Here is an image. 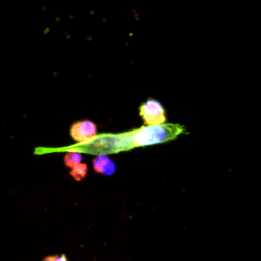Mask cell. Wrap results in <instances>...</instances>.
Wrapping results in <instances>:
<instances>
[{"label":"cell","mask_w":261,"mask_h":261,"mask_svg":"<svg viewBox=\"0 0 261 261\" xmlns=\"http://www.w3.org/2000/svg\"><path fill=\"white\" fill-rule=\"evenodd\" d=\"M179 125L160 124L152 126H143L139 129H135L129 133L122 134L123 141L127 148H134L138 146H148L158 144L175 138L181 130Z\"/></svg>","instance_id":"cell-1"},{"label":"cell","mask_w":261,"mask_h":261,"mask_svg":"<svg viewBox=\"0 0 261 261\" xmlns=\"http://www.w3.org/2000/svg\"><path fill=\"white\" fill-rule=\"evenodd\" d=\"M127 146L124 143L121 135H101L98 138H94L92 141L84 144H79L68 148V151L74 152H89L99 155H106L112 152H118L126 150Z\"/></svg>","instance_id":"cell-2"},{"label":"cell","mask_w":261,"mask_h":261,"mask_svg":"<svg viewBox=\"0 0 261 261\" xmlns=\"http://www.w3.org/2000/svg\"><path fill=\"white\" fill-rule=\"evenodd\" d=\"M140 114L146 124H148L149 126L164 124L166 120L163 106L159 102L152 99L141 105Z\"/></svg>","instance_id":"cell-3"},{"label":"cell","mask_w":261,"mask_h":261,"mask_svg":"<svg viewBox=\"0 0 261 261\" xmlns=\"http://www.w3.org/2000/svg\"><path fill=\"white\" fill-rule=\"evenodd\" d=\"M70 135L81 144L88 143L97 137V126L91 120L79 121L71 126Z\"/></svg>","instance_id":"cell-4"},{"label":"cell","mask_w":261,"mask_h":261,"mask_svg":"<svg viewBox=\"0 0 261 261\" xmlns=\"http://www.w3.org/2000/svg\"><path fill=\"white\" fill-rule=\"evenodd\" d=\"M93 166L96 172L105 175L113 174L116 168L114 162L106 155H99L98 157H96L93 160Z\"/></svg>","instance_id":"cell-5"},{"label":"cell","mask_w":261,"mask_h":261,"mask_svg":"<svg viewBox=\"0 0 261 261\" xmlns=\"http://www.w3.org/2000/svg\"><path fill=\"white\" fill-rule=\"evenodd\" d=\"M64 162H65L66 166L74 167L75 165H77L82 162V155L79 152L69 151L64 156Z\"/></svg>","instance_id":"cell-6"},{"label":"cell","mask_w":261,"mask_h":261,"mask_svg":"<svg viewBox=\"0 0 261 261\" xmlns=\"http://www.w3.org/2000/svg\"><path fill=\"white\" fill-rule=\"evenodd\" d=\"M87 174V165L84 163H80L72 167V170L70 171V175L77 181L82 180Z\"/></svg>","instance_id":"cell-7"},{"label":"cell","mask_w":261,"mask_h":261,"mask_svg":"<svg viewBox=\"0 0 261 261\" xmlns=\"http://www.w3.org/2000/svg\"><path fill=\"white\" fill-rule=\"evenodd\" d=\"M42 261H68L67 257L62 254V255H50L45 257Z\"/></svg>","instance_id":"cell-8"}]
</instances>
